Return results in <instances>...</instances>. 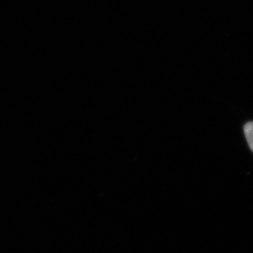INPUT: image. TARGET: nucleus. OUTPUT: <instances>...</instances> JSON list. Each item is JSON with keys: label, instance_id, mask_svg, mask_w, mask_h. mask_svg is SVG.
Returning a JSON list of instances; mask_svg holds the SVG:
<instances>
[{"label": "nucleus", "instance_id": "f257e3e1", "mask_svg": "<svg viewBox=\"0 0 253 253\" xmlns=\"http://www.w3.org/2000/svg\"><path fill=\"white\" fill-rule=\"evenodd\" d=\"M244 132L245 137L247 141L248 145H249L250 149L251 151H253V123H246L244 126Z\"/></svg>", "mask_w": 253, "mask_h": 253}]
</instances>
